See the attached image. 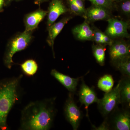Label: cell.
Instances as JSON below:
<instances>
[{"instance_id": "obj_1", "label": "cell", "mask_w": 130, "mask_h": 130, "mask_svg": "<svg viewBox=\"0 0 130 130\" xmlns=\"http://www.w3.org/2000/svg\"><path fill=\"white\" fill-rule=\"evenodd\" d=\"M56 99V97L47 98L26 105L21 111L20 129H50L57 112Z\"/></svg>"}, {"instance_id": "obj_2", "label": "cell", "mask_w": 130, "mask_h": 130, "mask_svg": "<svg viewBox=\"0 0 130 130\" xmlns=\"http://www.w3.org/2000/svg\"><path fill=\"white\" fill-rule=\"evenodd\" d=\"M23 74L0 82V129L7 128L8 115L21 97L20 84Z\"/></svg>"}, {"instance_id": "obj_3", "label": "cell", "mask_w": 130, "mask_h": 130, "mask_svg": "<svg viewBox=\"0 0 130 130\" xmlns=\"http://www.w3.org/2000/svg\"><path fill=\"white\" fill-rule=\"evenodd\" d=\"M32 31L19 32L14 36L8 42L5 54V63L9 69L13 64V57L16 53L25 49L29 46L32 39Z\"/></svg>"}, {"instance_id": "obj_4", "label": "cell", "mask_w": 130, "mask_h": 130, "mask_svg": "<svg viewBox=\"0 0 130 130\" xmlns=\"http://www.w3.org/2000/svg\"><path fill=\"white\" fill-rule=\"evenodd\" d=\"M129 108L123 107H118L105 118L109 130H129Z\"/></svg>"}, {"instance_id": "obj_5", "label": "cell", "mask_w": 130, "mask_h": 130, "mask_svg": "<svg viewBox=\"0 0 130 130\" xmlns=\"http://www.w3.org/2000/svg\"><path fill=\"white\" fill-rule=\"evenodd\" d=\"M118 83L116 87L106 93L97 103L98 108L103 118H107L119 105L121 104Z\"/></svg>"}, {"instance_id": "obj_6", "label": "cell", "mask_w": 130, "mask_h": 130, "mask_svg": "<svg viewBox=\"0 0 130 130\" xmlns=\"http://www.w3.org/2000/svg\"><path fill=\"white\" fill-rule=\"evenodd\" d=\"M73 94L69 93L65 102L64 112L66 119L72 125L73 130H77L80 125L83 114L74 101Z\"/></svg>"}, {"instance_id": "obj_7", "label": "cell", "mask_w": 130, "mask_h": 130, "mask_svg": "<svg viewBox=\"0 0 130 130\" xmlns=\"http://www.w3.org/2000/svg\"><path fill=\"white\" fill-rule=\"evenodd\" d=\"M107 21L108 25L105 32L110 38L113 40L129 38L130 35L128 31L130 27L129 21L112 17Z\"/></svg>"}, {"instance_id": "obj_8", "label": "cell", "mask_w": 130, "mask_h": 130, "mask_svg": "<svg viewBox=\"0 0 130 130\" xmlns=\"http://www.w3.org/2000/svg\"><path fill=\"white\" fill-rule=\"evenodd\" d=\"M109 53L112 64L130 58V46L122 39H115L109 46Z\"/></svg>"}, {"instance_id": "obj_9", "label": "cell", "mask_w": 130, "mask_h": 130, "mask_svg": "<svg viewBox=\"0 0 130 130\" xmlns=\"http://www.w3.org/2000/svg\"><path fill=\"white\" fill-rule=\"evenodd\" d=\"M82 78H81L82 83L78 92L79 101L81 105H84L85 106L86 116L89 118V107L93 103H97L100 99L98 98L94 88L88 86Z\"/></svg>"}, {"instance_id": "obj_10", "label": "cell", "mask_w": 130, "mask_h": 130, "mask_svg": "<svg viewBox=\"0 0 130 130\" xmlns=\"http://www.w3.org/2000/svg\"><path fill=\"white\" fill-rule=\"evenodd\" d=\"M69 12L63 0H52L48 9L47 29L54 23L60 15Z\"/></svg>"}, {"instance_id": "obj_11", "label": "cell", "mask_w": 130, "mask_h": 130, "mask_svg": "<svg viewBox=\"0 0 130 130\" xmlns=\"http://www.w3.org/2000/svg\"><path fill=\"white\" fill-rule=\"evenodd\" d=\"M111 12L105 8L92 5L86 8L84 19L89 24L100 20L107 21L112 18Z\"/></svg>"}, {"instance_id": "obj_12", "label": "cell", "mask_w": 130, "mask_h": 130, "mask_svg": "<svg viewBox=\"0 0 130 130\" xmlns=\"http://www.w3.org/2000/svg\"><path fill=\"white\" fill-rule=\"evenodd\" d=\"M47 11L38 9L34 11L26 14L24 18L25 31H33L47 15Z\"/></svg>"}, {"instance_id": "obj_13", "label": "cell", "mask_w": 130, "mask_h": 130, "mask_svg": "<svg viewBox=\"0 0 130 130\" xmlns=\"http://www.w3.org/2000/svg\"><path fill=\"white\" fill-rule=\"evenodd\" d=\"M51 76L53 77L65 88L74 94L76 90L77 86L79 79L82 77L73 78L58 71L55 69H53L50 73Z\"/></svg>"}, {"instance_id": "obj_14", "label": "cell", "mask_w": 130, "mask_h": 130, "mask_svg": "<svg viewBox=\"0 0 130 130\" xmlns=\"http://www.w3.org/2000/svg\"><path fill=\"white\" fill-rule=\"evenodd\" d=\"M72 18V16H66L61 19L59 21L53 24L50 27L47 29L48 32V36L47 38V42L48 43V45L52 47L54 56V45L55 40L62 30L64 26Z\"/></svg>"}, {"instance_id": "obj_15", "label": "cell", "mask_w": 130, "mask_h": 130, "mask_svg": "<svg viewBox=\"0 0 130 130\" xmlns=\"http://www.w3.org/2000/svg\"><path fill=\"white\" fill-rule=\"evenodd\" d=\"M90 24L86 20L72 29L73 34L77 40L80 41H93V30Z\"/></svg>"}, {"instance_id": "obj_16", "label": "cell", "mask_w": 130, "mask_h": 130, "mask_svg": "<svg viewBox=\"0 0 130 130\" xmlns=\"http://www.w3.org/2000/svg\"><path fill=\"white\" fill-rule=\"evenodd\" d=\"M119 83L121 104L123 107L129 108L130 77L124 76Z\"/></svg>"}, {"instance_id": "obj_17", "label": "cell", "mask_w": 130, "mask_h": 130, "mask_svg": "<svg viewBox=\"0 0 130 130\" xmlns=\"http://www.w3.org/2000/svg\"><path fill=\"white\" fill-rule=\"evenodd\" d=\"M84 1V0H66L69 12L84 18L86 12Z\"/></svg>"}, {"instance_id": "obj_18", "label": "cell", "mask_w": 130, "mask_h": 130, "mask_svg": "<svg viewBox=\"0 0 130 130\" xmlns=\"http://www.w3.org/2000/svg\"><path fill=\"white\" fill-rule=\"evenodd\" d=\"M91 27L93 30V41L96 44H101L104 46H110L112 44L114 40L110 38L105 33L96 28L94 25H92Z\"/></svg>"}, {"instance_id": "obj_19", "label": "cell", "mask_w": 130, "mask_h": 130, "mask_svg": "<svg viewBox=\"0 0 130 130\" xmlns=\"http://www.w3.org/2000/svg\"><path fill=\"white\" fill-rule=\"evenodd\" d=\"M20 66L24 74L29 76L35 75L38 68V65L36 61L31 59L26 60L20 64Z\"/></svg>"}, {"instance_id": "obj_20", "label": "cell", "mask_w": 130, "mask_h": 130, "mask_svg": "<svg viewBox=\"0 0 130 130\" xmlns=\"http://www.w3.org/2000/svg\"><path fill=\"white\" fill-rule=\"evenodd\" d=\"M114 81L110 74H105L99 79L98 86L99 89L105 93L109 92L113 87Z\"/></svg>"}, {"instance_id": "obj_21", "label": "cell", "mask_w": 130, "mask_h": 130, "mask_svg": "<svg viewBox=\"0 0 130 130\" xmlns=\"http://www.w3.org/2000/svg\"><path fill=\"white\" fill-rule=\"evenodd\" d=\"M106 46L98 44H93L92 46L93 55L96 62L101 66H103L105 64Z\"/></svg>"}, {"instance_id": "obj_22", "label": "cell", "mask_w": 130, "mask_h": 130, "mask_svg": "<svg viewBox=\"0 0 130 130\" xmlns=\"http://www.w3.org/2000/svg\"><path fill=\"white\" fill-rule=\"evenodd\" d=\"M113 65L124 77H130V58L119 61Z\"/></svg>"}, {"instance_id": "obj_23", "label": "cell", "mask_w": 130, "mask_h": 130, "mask_svg": "<svg viewBox=\"0 0 130 130\" xmlns=\"http://www.w3.org/2000/svg\"><path fill=\"white\" fill-rule=\"evenodd\" d=\"M114 8L119 9L123 14L128 16L130 15V0H123L113 3Z\"/></svg>"}, {"instance_id": "obj_24", "label": "cell", "mask_w": 130, "mask_h": 130, "mask_svg": "<svg viewBox=\"0 0 130 130\" xmlns=\"http://www.w3.org/2000/svg\"><path fill=\"white\" fill-rule=\"evenodd\" d=\"M90 2L92 5L104 7L112 11L114 8L112 0H84Z\"/></svg>"}, {"instance_id": "obj_25", "label": "cell", "mask_w": 130, "mask_h": 130, "mask_svg": "<svg viewBox=\"0 0 130 130\" xmlns=\"http://www.w3.org/2000/svg\"><path fill=\"white\" fill-rule=\"evenodd\" d=\"M50 0H35V3L36 5H40L43 3L47 2Z\"/></svg>"}, {"instance_id": "obj_26", "label": "cell", "mask_w": 130, "mask_h": 130, "mask_svg": "<svg viewBox=\"0 0 130 130\" xmlns=\"http://www.w3.org/2000/svg\"><path fill=\"white\" fill-rule=\"evenodd\" d=\"M5 4V0H0V11L3 10V8Z\"/></svg>"}, {"instance_id": "obj_27", "label": "cell", "mask_w": 130, "mask_h": 130, "mask_svg": "<svg viewBox=\"0 0 130 130\" xmlns=\"http://www.w3.org/2000/svg\"><path fill=\"white\" fill-rule=\"evenodd\" d=\"M23 1V0H7L6 1V4H7V5L8 4H9V3H11V2H12L14 1Z\"/></svg>"}, {"instance_id": "obj_28", "label": "cell", "mask_w": 130, "mask_h": 130, "mask_svg": "<svg viewBox=\"0 0 130 130\" xmlns=\"http://www.w3.org/2000/svg\"><path fill=\"white\" fill-rule=\"evenodd\" d=\"M123 1V0H112V1L113 3H115L120 2Z\"/></svg>"}]
</instances>
